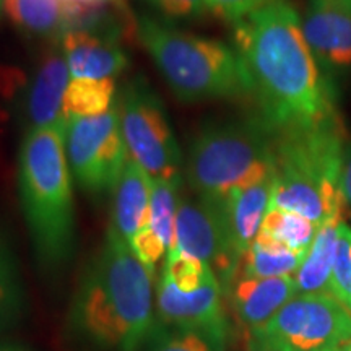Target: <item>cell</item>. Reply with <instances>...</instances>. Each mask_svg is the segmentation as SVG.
<instances>
[{
	"mask_svg": "<svg viewBox=\"0 0 351 351\" xmlns=\"http://www.w3.org/2000/svg\"><path fill=\"white\" fill-rule=\"evenodd\" d=\"M234 49L251 78L262 121L275 134L315 125L337 111V93L288 0H271L234 25Z\"/></svg>",
	"mask_w": 351,
	"mask_h": 351,
	"instance_id": "cell-1",
	"label": "cell"
},
{
	"mask_svg": "<svg viewBox=\"0 0 351 351\" xmlns=\"http://www.w3.org/2000/svg\"><path fill=\"white\" fill-rule=\"evenodd\" d=\"M152 282L147 267L109 226L73 295V333L98 351H138L155 328Z\"/></svg>",
	"mask_w": 351,
	"mask_h": 351,
	"instance_id": "cell-2",
	"label": "cell"
},
{
	"mask_svg": "<svg viewBox=\"0 0 351 351\" xmlns=\"http://www.w3.org/2000/svg\"><path fill=\"white\" fill-rule=\"evenodd\" d=\"M19 194L44 269H60L75 249V205L64 127L26 132L19 153Z\"/></svg>",
	"mask_w": 351,
	"mask_h": 351,
	"instance_id": "cell-3",
	"label": "cell"
},
{
	"mask_svg": "<svg viewBox=\"0 0 351 351\" xmlns=\"http://www.w3.org/2000/svg\"><path fill=\"white\" fill-rule=\"evenodd\" d=\"M138 43L182 103L252 93L243 59L225 43L179 32L150 16L138 19Z\"/></svg>",
	"mask_w": 351,
	"mask_h": 351,
	"instance_id": "cell-4",
	"label": "cell"
},
{
	"mask_svg": "<svg viewBox=\"0 0 351 351\" xmlns=\"http://www.w3.org/2000/svg\"><path fill=\"white\" fill-rule=\"evenodd\" d=\"M186 176L197 195L215 202L267 181L275 176L274 132L262 119L205 127L189 147Z\"/></svg>",
	"mask_w": 351,
	"mask_h": 351,
	"instance_id": "cell-5",
	"label": "cell"
},
{
	"mask_svg": "<svg viewBox=\"0 0 351 351\" xmlns=\"http://www.w3.org/2000/svg\"><path fill=\"white\" fill-rule=\"evenodd\" d=\"M351 341V311L332 295H296L262 327L249 351H327Z\"/></svg>",
	"mask_w": 351,
	"mask_h": 351,
	"instance_id": "cell-6",
	"label": "cell"
},
{
	"mask_svg": "<svg viewBox=\"0 0 351 351\" xmlns=\"http://www.w3.org/2000/svg\"><path fill=\"white\" fill-rule=\"evenodd\" d=\"M127 155L152 179H181L182 155L160 96L145 78L122 86L116 98Z\"/></svg>",
	"mask_w": 351,
	"mask_h": 351,
	"instance_id": "cell-7",
	"label": "cell"
},
{
	"mask_svg": "<svg viewBox=\"0 0 351 351\" xmlns=\"http://www.w3.org/2000/svg\"><path fill=\"white\" fill-rule=\"evenodd\" d=\"M64 148L73 179L88 194L112 191L127 161L119 111L88 117H72L64 129Z\"/></svg>",
	"mask_w": 351,
	"mask_h": 351,
	"instance_id": "cell-8",
	"label": "cell"
},
{
	"mask_svg": "<svg viewBox=\"0 0 351 351\" xmlns=\"http://www.w3.org/2000/svg\"><path fill=\"white\" fill-rule=\"evenodd\" d=\"M169 252L187 254L207 263L217 275L223 293H228L236 280L243 261L232 247L221 202L202 197L179 204L174 245Z\"/></svg>",
	"mask_w": 351,
	"mask_h": 351,
	"instance_id": "cell-9",
	"label": "cell"
},
{
	"mask_svg": "<svg viewBox=\"0 0 351 351\" xmlns=\"http://www.w3.org/2000/svg\"><path fill=\"white\" fill-rule=\"evenodd\" d=\"M70 80L72 75L60 44L39 56L15 95L16 114L26 132L47 127L65 129L67 119L64 114V98Z\"/></svg>",
	"mask_w": 351,
	"mask_h": 351,
	"instance_id": "cell-10",
	"label": "cell"
},
{
	"mask_svg": "<svg viewBox=\"0 0 351 351\" xmlns=\"http://www.w3.org/2000/svg\"><path fill=\"white\" fill-rule=\"evenodd\" d=\"M156 314L161 326L202 332L223 348L226 346L228 322L218 280L184 293L161 274L156 287Z\"/></svg>",
	"mask_w": 351,
	"mask_h": 351,
	"instance_id": "cell-11",
	"label": "cell"
},
{
	"mask_svg": "<svg viewBox=\"0 0 351 351\" xmlns=\"http://www.w3.org/2000/svg\"><path fill=\"white\" fill-rule=\"evenodd\" d=\"M307 46L327 77L351 70V10L341 0H311L301 19Z\"/></svg>",
	"mask_w": 351,
	"mask_h": 351,
	"instance_id": "cell-12",
	"label": "cell"
},
{
	"mask_svg": "<svg viewBox=\"0 0 351 351\" xmlns=\"http://www.w3.org/2000/svg\"><path fill=\"white\" fill-rule=\"evenodd\" d=\"M236 317L249 330L262 327L298 295L295 276L249 278L238 275L228 289Z\"/></svg>",
	"mask_w": 351,
	"mask_h": 351,
	"instance_id": "cell-13",
	"label": "cell"
},
{
	"mask_svg": "<svg viewBox=\"0 0 351 351\" xmlns=\"http://www.w3.org/2000/svg\"><path fill=\"white\" fill-rule=\"evenodd\" d=\"M72 78L103 80L121 75L129 67L124 46L86 32H65L59 39Z\"/></svg>",
	"mask_w": 351,
	"mask_h": 351,
	"instance_id": "cell-14",
	"label": "cell"
},
{
	"mask_svg": "<svg viewBox=\"0 0 351 351\" xmlns=\"http://www.w3.org/2000/svg\"><path fill=\"white\" fill-rule=\"evenodd\" d=\"M112 195L111 226L129 244L138 231L148 226L152 178L142 166L127 158Z\"/></svg>",
	"mask_w": 351,
	"mask_h": 351,
	"instance_id": "cell-15",
	"label": "cell"
},
{
	"mask_svg": "<svg viewBox=\"0 0 351 351\" xmlns=\"http://www.w3.org/2000/svg\"><path fill=\"white\" fill-rule=\"evenodd\" d=\"M274 178L252 184V186L236 189L225 200H221L232 247L236 249L241 258L257 238L263 218L269 212Z\"/></svg>",
	"mask_w": 351,
	"mask_h": 351,
	"instance_id": "cell-16",
	"label": "cell"
},
{
	"mask_svg": "<svg viewBox=\"0 0 351 351\" xmlns=\"http://www.w3.org/2000/svg\"><path fill=\"white\" fill-rule=\"evenodd\" d=\"M0 15L20 32L54 41L67 29L64 0H0Z\"/></svg>",
	"mask_w": 351,
	"mask_h": 351,
	"instance_id": "cell-17",
	"label": "cell"
},
{
	"mask_svg": "<svg viewBox=\"0 0 351 351\" xmlns=\"http://www.w3.org/2000/svg\"><path fill=\"white\" fill-rule=\"evenodd\" d=\"M340 223L343 221H332L319 228L304 262L295 275L298 295H330V278Z\"/></svg>",
	"mask_w": 351,
	"mask_h": 351,
	"instance_id": "cell-18",
	"label": "cell"
},
{
	"mask_svg": "<svg viewBox=\"0 0 351 351\" xmlns=\"http://www.w3.org/2000/svg\"><path fill=\"white\" fill-rule=\"evenodd\" d=\"M307 251H293L265 232L258 231L257 238L241 261L239 274L249 278H275L291 276L300 270ZM238 274V275H239Z\"/></svg>",
	"mask_w": 351,
	"mask_h": 351,
	"instance_id": "cell-19",
	"label": "cell"
},
{
	"mask_svg": "<svg viewBox=\"0 0 351 351\" xmlns=\"http://www.w3.org/2000/svg\"><path fill=\"white\" fill-rule=\"evenodd\" d=\"M114 95H116L114 78H103V80L72 78L64 98L65 119L98 116L109 111L116 103Z\"/></svg>",
	"mask_w": 351,
	"mask_h": 351,
	"instance_id": "cell-20",
	"label": "cell"
},
{
	"mask_svg": "<svg viewBox=\"0 0 351 351\" xmlns=\"http://www.w3.org/2000/svg\"><path fill=\"white\" fill-rule=\"evenodd\" d=\"M25 304L23 283L7 232L0 226V333L20 319Z\"/></svg>",
	"mask_w": 351,
	"mask_h": 351,
	"instance_id": "cell-21",
	"label": "cell"
},
{
	"mask_svg": "<svg viewBox=\"0 0 351 351\" xmlns=\"http://www.w3.org/2000/svg\"><path fill=\"white\" fill-rule=\"evenodd\" d=\"M261 231L293 251H309L319 226L298 213L270 207L263 218Z\"/></svg>",
	"mask_w": 351,
	"mask_h": 351,
	"instance_id": "cell-22",
	"label": "cell"
},
{
	"mask_svg": "<svg viewBox=\"0 0 351 351\" xmlns=\"http://www.w3.org/2000/svg\"><path fill=\"white\" fill-rule=\"evenodd\" d=\"M179 187L181 179L165 181V179H152L150 215L148 226L160 236L168 252L174 245L176 215L179 208Z\"/></svg>",
	"mask_w": 351,
	"mask_h": 351,
	"instance_id": "cell-23",
	"label": "cell"
},
{
	"mask_svg": "<svg viewBox=\"0 0 351 351\" xmlns=\"http://www.w3.org/2000/svg\"><path fill=\"white\" fill-rule=\"evenodd\" d=\"M161 274L184 293L195 291L212 280H218L207 263L182 252H169Z\"/></svg>",
	"mask_w": 351,
	"mask_h": 351,
	"instance_id": "cell-24",
	"label": "cell"
},
{
	"mask_svg": "<svg viewBox=\"0 0 351 351\" xmlns=\"http://www.w3.org/2000/svg\"><path fill=\"white\" fill-rule=\"evenodd\" d=\"M150 351H225L221 345L205 333L187 328H176L155 324L150 339L147 341Z\"/></svg>",
	"mask_w": 351,
	"mask_h": 351,
	"instance_id": "cell-25",
	"label": "cell"
},
{
	"mask_svg": "<svg viewBox=\"0 0 351 351\" xmlns=\"http://www.w3.org/2000/svg\"><path fill=\"white\" fill-rule=\"evenodd\" d=\"M330 295L351 311V228L346 223L339 226L335 261H333Z\"/></svg>",
	"mask_w": 351,
	"mask_h": 351,
	"instance_id": "cell-26",
	"label": "cell"
},
{
	"mask_svg": "<svg viewBox=\"0 0 351 351\" xmlns=\"http://www.w3.org/2000/svg\"><path fill=\"white\" fill-rule=\"evenodd\" d=\"M130 251L135 254V257L147 267L152 275H155L156 265L160 263L161 258L168 256V249L160 236L152 230L150 226L143 228L138 231L129 243Z\"/></svg>",
	"mask_w": 351,
	"mask_h": 351,
	"instance_id": "cell-27",
	"label": "cell"
},
{
	"mask_svg": "<svg viewBox=\"0 0 351 351\" xmlns=\"http://www.w3.org/2000/svg\"><path fill=\"white\" fill-rule=\"evenodd\" d=\"M271 0H207V8L219 19L236 25Z\"/></svg>",
	"mask_w": 351,
	"mask_h": 351,
	"instance_id": "cell-28",
	"label": "cell"
},
{
	"mask_svg": "<svg viewBox=\"0 0 351 351\" xmlns=\"http://www.w3.org/2000/svg\"><path fill=\"white\" fill-rule=\"evenodd\" d=\"M158 10L174 19L200 16L207 8V0H150Z\"/></svg>",
	"mask_w": 351,
	"mask_h": 351,
	"instance_id": "cell-29",
	"label": "cell"
},
{
	"mask_svg": "<svg viewBox=\"0 0 351 351\" xmlns=\"http://www.w3.org/2000/svg\"><path fill=\"white\" fill-rule=\"evenodd\" d=\"M341 194H343L346 204L351 205V143L346 148V155L343 161V169H341Z\"/></svg>",
	"mask_w": 351,
	"mask_h": 351,
	"instance_id": "cell-30",
	"label": "cell"
},
{
	"mask_svg": "<svg viewBox=\"0 0 351 351\" xmlns=\"http://www.w3.org/2000/svg\"><path fill=\"white\" fill-rule=\"evenodd\" d=\"M327 351H351V341H346V343L337 346V348L327 350Z\"/></svg>",
	"mask_w": 351,
	"mask_h": 351,
	"instance_id": "cell-31",
	"label": "cell"
},
{
	"mask_svg": "<svg viewBox=\"0 0 351 351\" xmlns=\"http://www.w3.org/2000/svg\"><path fill=\"white\" fill-rule=\"evenodd\" d=\"M0 351H26V350H23V348H20V346L3 345V346H0Z\"/></svg>",
	"mask_w": 351,
	"mask_h": 351,
	"instance_id": "cell-32",
	"label": "cell"
},
{
	"mask_svg": "<svg viewBox=\"0 0 351 351\" xmlns=\"http://www.w3.org/2000/svg\"><path fill=\"white\" fill-rule=\"evenodd\" d=\"M77 2H90V0H64V3H77Z\"/></svg>",
	"mask_w": 351,
	"mask_h": 351,
	"instance_id": "cell-33",
	"label": "cell"
},
{
	"mask_svg": "<svg viewBox=\"0 0 351 351\" xmlns=\"http://www.w3.org/2000/svg\"><path fill=\"white\" fill-rule=\"evenodd\" d=\"M341 3H343V5L348 8V10H351V0H341Z\"/></svg>",
	"mask_w": 351,
	"mask_h": 351,
	"instance_id": "cell-34",
	"label": "cell"
}]
</instances>
